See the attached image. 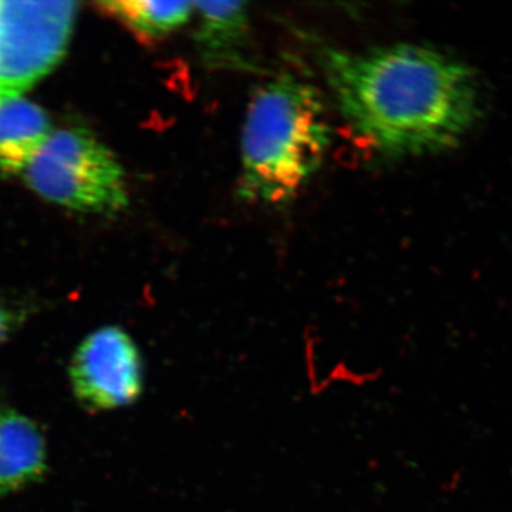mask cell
Masks as SVG:
<instances>
[{
  "instance_id": "cell-1",
  "label": "cell",
  "mask_w": 512,
  "mask_h": 512,
  "mask_svg": "<svg viewBox=\"0 0 512 512\" xmlns=\"http://www.w3.org/2000/svg\"><path fill=\"white\" fill-rule=\"evenodd\" d=\"M320 64L343 119L383 156L446 150L476 123L473 70L439 50L413 43L363 52L326 47Z\"/></svg>"
},
{
  "instance_id": "cell-2",
  "label": "cell",
  "mask_w": 512,
  "mask_h": 512,
  "mask_svg": "<svg viewBox=\"0 0 512 512\" xmlns=\"http://www.w3.org/2000/svg\"><path fill=\"white\" fill-rule=\"evenodd\" d=\"M332 143L328 113L313 84L276 74L252 94L241 136L242 200L282 205L318 173Z\"/></svg>"
},
{
  "instance_id": "cell-3",
  "label": "cell",
  "mask_w": 512,
  "mask_h": 512,
  "mask_svg": "<svg viewBox=\"0 0 512 512\" xmlns=\"http://www.w3.org/2000/svg\"><path fill=\"white\" fill-rule=\"evenodd\" d=\"M22 174L37 195L69 210L111 215L128 204L123 167L82 128L52 130Z\"/></svg>"
},
{
  "instance_id": "cell-4",
  "label": "cell",
  "mask_w": 512,
  "mask_h": 512,
  "mask_svg": "<svg viewBox=\"0 0 512 512\" xmlns=\"http://www.w3.org/2000/svg\"><path fill=\"white\" fill-rule=\"evenodd\" d=\"M76 2L0 0V101L22 97L62 62Z\"/></svg>"
},
{
  "instance_id": "cell-5",
  "label": "cell",
  "mask_w": 512,
  "mask_h": 512,
  "mask_svg": "<svg viewBox=\"0 0 512 512\" xmlns=\"http://www.w3.org/2000/svg\"><path fill=\"white\" fill-rule=\"evenodd\" d=\"M69 375L74 396L92 412L130 406L144 389L143 357L133 338L117 326H104L83 339Z\"/></svg>"
},
{
  "instance_id": "cell-6",
  "label": "cell",
  "mask_w": 512,
  "mask_h": 512,
  "mask_svg": "<svg viewBox=\"0 0 512 512\" xmlns=\"http://www.w3.org/2000/svg\"><path fill=\"white\" fill-rule=\"evenodd\" d=\"M198 16L195 45L211 69L249 66V10L247 2H194Z\"/></svg>"
},
{
  "instance_id": "cell-7",
  "label": "cell",
  "mask_w": 512,
  "mask_h": 512,
  "mask_svg": "<svg viewBox=\"0 0 512 512\" xmlns=\"http://www.w3.org/2000/svg\"><path fill=\"white\" fill-rule=\"evenodd\" d=\"M47 444L36 421L18 410H0V498L45 477Z\"/></svg>"
},
{
  "instance_id": "cell-8",
  "label": "cell",
  "mask_w": 512,
  "mask_h": 512,
  "mask_svg": "<svg viewBox=\"0 0 512 512\" xmlns=\"http://www.w3.org/2000/svg\"><path fill=\"white\" fill-rule=\"evenodd\" d=\"M50 133L42 107L23 97L0 101V171L23 173Z\"/></svg>"
},
{
  "instance_id": "cell-9",
  "label": "cell",
  "mask_w": 512,
  "mask_h": 512,
  "mask_svg": "<svg viewBox=\"0 0 512 512\" xmlns=\"http://www.w3.org/2000/svg\"><path fill=\"white\" fill-rule=\"evenodd\" d=\"M96 6L143 42L163 39L184 26L194 13V2L114 0Z\"/></svg>"
},
{
  "instance_id": "cell-10",
  "label": "cell",
  "mask_w": 512,
  "mask_h": 512,
  "mask_svg": "<svg viewBox=\"0 0 512 512\" xmlns=\"http://www.w3.org/2000/svg\"><path fill=\"white\" fill-rule=\"evenodd\" d=\"M23 315L18 309L0 301V345L8 342L22 325Z\"/></svg>"
}]
</instances>
